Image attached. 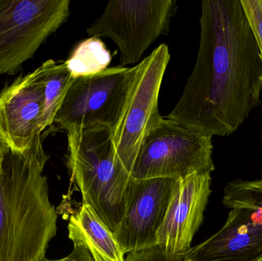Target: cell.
<instances>
[{
	"label": "cell",
	"instance_id": "obj_1",
	"mask_svg": "<svg viewBox=\"0 0 262 261\" xmlns=\"http://www.w3.org/2000/svg\"><path fill=\"white\" fill-rule=\"evenodd\" d=\"M193 70L168 119L205 136L236 132L258 107L262 58L241 0H204Z\"/></svg>",
	"mask_w": 262,
	"mask_h": 261
},
{
	"label": "cell",
	"instance_id": "obj_2",
	"mask_svg": "<svg viewBox=\"0 0 262 261\" xmlns=\"http://www.w3.org/2000/svg\"><path fill=\"white\" fill-rule=\"evenodd\" d=\"M49 156L41 135L0 162V261H42L56 235L58 212L43 175Z\"/></svg>",
	"mask_w": 262,
	"mask_h": 261
},
{
	"label": "cell",
	"instance_id": "obj_3",
	"mask_svg": "<svg viewBox=\"0 0 262 261\" xmlns=\"http://www.w3.org/2000/svg\"><path fill=\"white\" fill-rule=\"evenodd\" d=\"M114 133L106 127L67 132L66 167L82 203L90 205L115 234L125 211L131 175L117 156Z\"/></svg>",
	"mask_w": 262,
	"mask_h": 261
},
{
	"label": "cell",
	"instance_id": "obj_4",
	"mask_svg": "<svg viewBox=\"0 0 262 261\" xmlns=\"http://www.w3.org/2000/svg\"><path fill=\"white\" fill-rule=\"evenodd\" d=\"M212 138L168 118L145 136L131 178L182 179L215 170Z\"/></svg>",
	"mask_w": 262,
	"mask_h": 261
},
{
	"label": "cell",
	"instance_id": "obj_5",
	"mask_svg": "<svg viewBox=\"0 0 262 261\" xmlns=\"http://www.w3.org/2000/svg\"><path fill=\"white\" fill-rule=\"evenodd\" d=\"M135 68L118 66L74 78L54 123L66 132L106 127L115 134L128 99Z\"/></svg>",
	"mask_w": 262,
	"mask_h": 261
},
{
	"label": "cell",
	"instance_id": "obj_6",
	"mask_svg": "<svg viewBox=\"0 0 262 261\" xmlns=\"http://www.w3.org/2000/svg\"><path fill=\"white\" fill-rule=\"evenodd\" d=\"M176 11L175 0H113L87 33L111 38L119 49L121 67H125L140 61L159 37L167 35Z\"/></svg>",
	"mask_w": 262,
	"mask_h": 261
},
{
	"label": "cell",
	"instance_id": "obj_7",
	"mask_svg": "<svg viewBox=\"0 0 262 261\" xmlns=\"http://www.w3.org/2000/svg\"><path fill=\"white\" fill-rule=\"evenodd\" d=\"M69 0H0V75L16 72L70 15Z\"/></svg>",
	"mask_w": 262,
	"mask_h": 261
},
{
	"label": "cell",
	"instance_id": "obj_8",
	"mask_svg": "<svg viewBox=\"0 0 262 261\" xmlns=\"http://www.w3.org/2000/svg\"><path fill=\"white\" fill-rule=\"evenodd\" d=\"M169 59V48L163 44L134 66L128 99L113 136L117 156L130 175L145 136L163 118L159 95Z\"/></svg>",
	"mask_w": 262,
	"mask_h": 261
},
{
	"label": "cell",
	"instance_id": "obj_9",
	"mask_svg": "<svg viewBox=\"0 0 262 261\" xmlns=\"http://www.w3.org/2000/svg\"><path fill=\"white\" fill-rule=\"evenodd\" d=\"M177 179L131 178L126 193L125 211L115 239L126 254L157 247V233L164 220Z\"/></svg>",
	"mask_w": 262,
	"mask_h": 261
},
{
	"label": "cell",
	"instance_id": "obj_10",
	"mask_svg": "<svg viewBox=\"0 0 262 261\" xmlns=\"http://www.w3.org/2000/svg\"><path fill=\"white\" fill-rule=\"evenodd\" d=\"M211 181V174H195L176 181L157 241V248L171 258L183 260L192 248L212 193Z\"/></svg>",
	"mask_w": 262,
	"mask_h": 261
},
{
	"label": "cell",
	"instance_id": "obj_11",
	"mask_svg": "<svg viewBox=\"0 0 262 261\" xmlns=\"http://www.w3.org/2000/svg\"><path fill=\"white\" fill-rule=\"evenodd\" d=\"M44 82L41 66L0 93V139L13 152L26 151L42 133Z\"/></svg>",
	"mask_w": 262,
	"mask_h": 261
},
{
	"label": "cell",
	"instance_id": "obj_12",
	"mask_svg": "<svg viewBox=\"0 0 262 261\" xmlns=\"http://www.w3.org/2000/svg\"><path fill=\"white\" fill-rule=\"evenodd\" d=\"M183 261H262V209L231 208L223 228Z\"/></svg>",
	"mask_w": 262,
	"mask_h": 261
},
{
	"label": "cell",
	"instance_id": "obj_13",
	"mask_svg": "<svg viewBox=\"0 0 262 261\" xmlns=\"http://www.w3.org/2000/svg\"><path fill=\"white\" fill-rule=\"evenodd\" d=\"M68 230L69 239L85 247L94 261H125L126 252L115 234L90 205L81 204L71 216Z\"/></svg>",
	"mask_w": 262,
	"mask_h": 261
},
{
	"label": "cell",
	"instance_id": "obj_14",
	"mask_svg": "<svg viewBox=\"0 0 262 261\" xmlns=\"http://www.w3.org/2000/svg\"><path fill=\"white\" fill-rule=\"evenodd\" d=\"M41 67L44 82L45 104L41 119L43 131L54 124L74 78L66 62L57 63L54 60L49 59L45 61Z\"/></svg>",
	"mask_w": 262,
	"mask_h": 261
},
{
	"label": "cell",
	"instance_id": "obj_15",
	"mask_svg": "<svg viewBox=\"0 0 262 261\" xmlns=\"http://www.w3.org/2000/svg\"><path fill=\"white\" fill-rule=\"evenodd\" d=\"M112 55L99 38L91 37L80 43L64 61L72 78L89 77L107 68Z\"/></svg>",
	"mask_w": 262,
	"mask_h": 261
},
{
	"label": "cell",
	"instance_id": "obj_16",
	"mask_svg": "<svg viewBox=\"0 0 262 261\" xmlns=\"http://www.w3.org/2000/svg\"><path fill=\"white\" fill-rule=\"evenodd\" d=\"M223 203L229 208L247 207L262 209V179H237L229 182L225 188Z\"/></svg>",
	"mask_w": 262,
	"mask_h": 261
},
{
	"label": "cell",
	"instance_id": "obj_17",
	"mask_svg": "<svg viewBox=\"0 0 262 261\" xmlns=\"http://www.w3.org/2000/svg\"><path fill=\"white\" fill-rule=\"evenodd\" d=\"M241 2L255 34L262 58V0H241Z\"/></svg>",
	"mask_w": 262,
	"mask_h": 261
},
{
	"label": "cell",
	"instance_id": "obj_18",
	"mask_svg": "<svg viewBox=\"0 0 262 261\" xmlns=\"http://www.w3.org/2000/svg\"><path fill=\"white\" fill-rule=\"evenodd\" d=\"M182 259L169 257L163 250L156 248L136 254H129L125 261H182Z\"/></svg>",
	"mask_w": 262,
	"mask_h": 261
},
{
	"label": "cell",
	"instance_id": "obj_19",
	"mask_svg": "<svg viewBox=\"0 0 262 261\" xmlns=\"http://www.w3.org/2000/svg\"><path fill=\"white\" fill-rule=\"evenodd\" d=\"M42 261H94L90 252L81 244H74L72 253L60 260H51L45 259Z\"/></svg>",
	"mask_w": 262,
	"mask_h": 261
},
{
	"label": "cell",
	"instance_id": "obj_20",
	"mask_svg": "<svg viewBox=\"0 0 262 261\" xmlns=\"http://www.w3.org/2000/svg\"><path fill=\"white\" fill-rule=\"evenodd\" d=\"M9 150V149L8 148L7 146L0 139V162L4 159L5 156H6V153H8Z\"/></svg>",
	"mask_w": 262,
	"mask_h": 261
},
{
	"label": "cell",
	"instance_id": "obj_21",
	"mask_svg": "<svg viewBox=\"0 0 262 261\" xmlns=\"http://www.w3.org/2000/svg\"><path fill=\"white\" fill-rule=\"evenodd\" d=\"M261 139H262V136H261Z\"/></svg>",
	"mask_w": 262,
	"mask_h": 261
},
{
	"label": "cell",
	"instance_id": "obj_22",
	"mask_svg": "<svg viewBox=\"0 0 262 261\" xmlns=\"http://www.w3.org/2000/svg\"><path fill=\"white\" fill-rule=\"evenodd\" d=\"M182 261H183V260H182Z\"/></svg>",
	"mask_w": 262,
	"mask_h": 261
}]
</instances>
